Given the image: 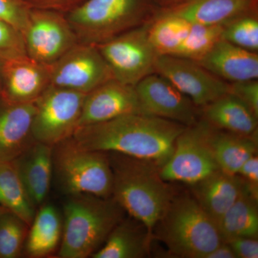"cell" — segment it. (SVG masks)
<instances>
[{"label":"cell","mask_w":258,"mask_h":258,"mask_svg":"<svg viewBox=\"0 0 258 258\" xmlns=\"http://www.w3.org/2000/svg\"><path fill=\"white\" fill-rule=\"evenodd\" d=\"M186 125L145 114H128L80 126L72 138L80 147L118 153L152 162L160 169L170 159L176 139Z\"/></svg>","instance_id":"6da1fadb"},{"label":"cell","mask_w":258,"mask_h":258,"mask_svg":"<svg viewBox=\"0 0 258 258\" xmlns=\"http://www.w3.org/2000/svg\"><path fill=\"white\" fill-rule=\"evenodd\" d=\"M108 154L113 171L112 198L152 235L174 198L172 189L153 163L118 153Z\"/></svg>","instance_id":"7a4b0ae2"},{"label":"cell","mask_w":258,"mask_h":258,"mask_svg":"<svg viewBox=\"0 0 258 258\" xmlns=\"http://www.w3.org/2000/svg\"><path fill=\"white\" fill-rule=\"evenodd\" d=\"M69 197L63 207L59 257H91L123 220V208L113 198L88 194Z\"/></svg>","instance_id":"3957f363"},{"label":"cell","mask_w":258,"mask_h":258,"mask_svg":"<svg viewBox=\"0 0 258 258\" xmlns=\"http://www.w3.org/2000/svg\"><path fill=\"white\" fill-rule=\"evenodd\" d=\"M159 10L153 0H86L66 16L79 43L96 45L150 23Z\"/></svg>","instance_id":"277c9868"},{"label":"cell","mask_w":258,"mask_h":258,"mask_svg":"<svg viewBox=\"0 0 258 258\" xmlns=\"http://www.w3.org/2000/svg\"><path fill=\"white\" fill-rule=\"evenodd\" d=\"M157 225L159 239L174 257L205 258L224 242L216 222L188 195L174 197Z\"/></svg>","instance_id":"5b68a950"},{"label":"cell","mask_w":258,"mask_h":258,"mask_svg":"<svg viewBox=\"0 0 258 258\" xmlns=\"http://www.w3.org/2000/svg\"><path fill=\"white\" fill-rule=\"evenodd\" d=\"M52 166L56 183L64 195L112 198L113 171L108 153L84 149L71 137L52 147Z\"/></svg>","instance_id":"8992f818"},{"label":"cell","mask_w":258,"mask_h":258,"mask_svg":"<svg viewBox=\"0 0 258 258\" xmlns=\"http://www.w3.org/2000/svg\"><path fill=\"white\" fill-rule=\"evenodd\" d=\"M211 130L203 118L186 126L176 139L170 159L159 169L161 177L191 185L220 169L210 144Z\"/></svg>","instance_id":"52a82bcc"},{"label":"cell","mask_w":258,"mask_h":258,"mask_svg":"<svg viewBox=\"0 0 258 258\" xmlns=\"http://www.w3.org/2000/svg\"><path fill=\"white\" fill-rule=\"evenodd\" d=\"M86 94L50 86L35 101L32 123L34 140L53 147L79 128Z\"/></svg>","instance_id":"ba28073f"},{"label":"cell","mask_w":258,"mask_h":258,"mask_svg":"<svg viewBox=\"0 0 258 258\" xmlns=\"http://www.w3.org/2000/svg\"><path fill=\"white\" fill-rule=\"evenodd\" d=\"M148 25L96 45L117 81L135 86L144 78L155 72L159 55L149 41Z\"/></svg>","instance_id":"9c48e42d"},{"label":"cell","mask_w":258,"mask_h":258,"mask_svg":"<svg viewBox=\"0 0 258 258\" xmlns=\"http://www.w3.org/2000/svg\"><path fill=\"white\" fill-rule=\"evenodd\" d=\"M23 36L27 56L48 66L79 43L66 14L52 10L32 8Z\"/></svg>","instance_id":"30bf717a"},{"label":"cell","mask_w":258,"mask_h":258,"mask_svg":"<svg viewBox=\"0 0 258 258\" xmlns=\"http://www.w3.org/2000/svg\"><path fill=\"white\" fill-rule=\"evenodd\" d=\"M51 86L87 94L114 79L96 45L78 43L50 64Z\"/></svg>","instance_id":"8fae6325"},{"label":"cell","mask_w":258,"mask_h":258,"mask_svg":"<svg viewBox=\"0 0 258 258\" xmlns=\"http://www.w3.org/2000/svg\"><path fill=\"white\" fill-rule=\"evenodd\" d=\"M154 73L170 81L200 108L230 93V83L217 77L196 61L184 57L159 55Z\"/></svg>","instance_id":"7c38bea8"},{"label":"cell","mask_w":258,"mask_h":258,"mask_svg":"<svg viewBox=\"0 0 258 258\" xmlns=\"http://www.w3.org/2000/svg\"><path fill=\"white\" fill-rule=\"evenodd\" d=\"M145 115L173 120L189 126L201 118L200 108L165 78L152 74L135 86Z\"/></svg>","instance_id":"4fadbf2b"},{"label":"cell","mask_w":258,"mask_h":258,"mask_svg":"<svg viewBox=\"0 0 258 258\" xmlns=\"http://www.w3.org/2000/svg\"><path fill=\"white\" fill-rule=\"evenodd\" d=\"M128 114H143L135 86L113 79L86 95L79 127Z\"/></svg>","instance_id":"5bb4252c"},{"label":"cell","mask_w":258,"mask_h":258,"mask_svg":"<svg viewBox=\"0 0 258 258\" xmlns=\"http://www.w3.org/2000/svg\"><path fill=\"white\" fill-rule=\"evenodd\" d=\"M1 97L15 103L35 102L51 86L50 66L28 56L3 61Z\"/></svg>","instance_id":"9a60e30c"},{"label":"cell","mask_w":258,"mask_h":258,"mask_svg":"<svg viewBox=\"0 0 258 258\" xmlns=\"http://www.w3.org/2000/svg\"><path fill=\"white\" fill-rule=\"evenodd\" d=\"M12 162L30 201L35 208L40 206L53 176L52 147L34 141Z\"/></svg>","instance_id":"2e32d148"},{"label":"cell","mask_w":258,"mask_h":258,"mask_svg":"<svg viewBox=\"0 0 258 258\" xmlns=\"http://www.w3.org/2000/svg\"><path fill=\"white\" fill-rule=\"evenodd\" d=\"M35 102L15 103L0 96V160H13L35 141Z\"/></svg>","instance_id":"e0dca14e"},{"label":"cell","mask_w":258,"mask_h":258,"mask_svg":"<svg viewBox=\"0 0 258 258\" xmlns=\"http://www.w3.org/2000/svg\"><path fill=\"white\" fill-rule=\"evenodd\" d=\"M159 10L191 24L223 26L242 15L257 13V0H184Z\"/></svg>","instance_id":"ac0fdd59"},{"label":"cell","mask_w":258,"mask_h":258,"mask_svg":"<svg viewBox=\"0 0 258 258\" xmlns=\"http://www.w3.org/2000/svg\"><path fill=\"white\" fill-rule=\"evenodd\" d=\"M199 63L228 83L258 79V53L222 39Z\"/></svg>","instance_id":"d6986e66"},{"label":"cell","mask_w":258,"mask_h":258,"mask_svg":"<svg viewBox=\"0 0 258 258\" xmlns=\"http://www.w3.org/2000/svg\"><path fill=\"white\" fill-rule=\"evenodd\" d=\"M244 185L240 176L231 175L218 169L191 186L194 198L218 225L240 196Z\"/></svg>","instance_id":"ffe728a7"},{"label":"cell","mask_w":258,"mask_h":258,"mask_svg":"<svg viewBox=\"0 0 258 258\" xmlns=\"http://www.w3.org/2000/svg\"><path fill=\"white\" fill-rule=\"evenodd\" d=\"M201 118L212 126L239 135L257 136L258 116L229 93L200 108Z\"/></svg>","instance_id":"44dd1931"},{"label":"cell","mask_w":258,"mask_h":258,"mask_svg":"<svg viewBox=\"0 0 258 258\" xmlns=\"http://www.w3.org/2000/svg\"><path fill=\"white\" fill-rule=\"evenodd\" d=\"M152 235L143 224L123 221L118 224L93 258H142L149 254Z\"/></svg>","instance_id":"7402d4cb"},{"label":"cell","mask_w":258,"mask_h":258,"mask_svg":"<svg viewBox=\"0 0 258 258\" xmlns=\"http://www.w3.org/2000/svg\"><path fill=\"white\" fill-rule=\"evenodd\" d=\"M210 142L219 169L237 175L241 166L257 154V136L247 137L212 126Z\"/></svg>","instance_id":"603a6c76"},{"label":"cell","mask_w":258,"mask_h":258,"mask_svg":"<svg viewBox=\"0 0 258 258\" xmlns=\"http://www.w3.org/2000/svg\"><path fill=\"white\" fill-rule=\"evenodd\" d=\"M26 240L25 252L32 257H42L52 253L59 243L62 234V220L55 207L46 205L42 207L30 225Z\"/></svg>","instance_id":"cb8c5ba5"},{"label":"cell","mask_w":258,"mask_h":258,"mask_svg":"<svg viewBox=\"0 0 258 258\" xmlns=\"http://www.w3.org/2000/svg\"><path fill=\"white\" fill-rule=\"evenodd\" d=\"M257 198L245 183L240 196L217 225L224 242L237 237L257 238Z\"/></svg>","instance_id":"d4e9b609"},{"label":"cell","mask_w":258,"mask_h":258,"mask_svg":"<svg viewBox=\"0 0 258 258\" xmlns=\"http://www.w3.org/2000/svg\"><path fill=\"white\" fill-rule=\"evenodd\" d=\"M0 206L23 219L29 226L35 207L29 199L12 161L0 160Z\"/></svg>","instance_id":"484cf974"},{"label":"cell","mask_w":258,"mask_h":258,"mask_svg":"<svg viewBox=\"0 0 258 258\" xmlns=\"http://www.w3.org/2000/svg\"><path fill=\"white\" fill-rule=\"evenodd\" d=\"M184 19L159 10L148 25V37L159 55H172L181 45L191 29Z\"/></svg>","instance_id":"4316f807"},{"label":"cell","mask_w":258,"mask_h":258,"mask_svg":"<svg viewBox=\"0 0 258 258\" xmlns=\"http://www.w3.org/2000/svg\"><path fill=\"white\" fill-rule=\"evenodd\" d=\"M222 26L191 24L189 34L184 42L170 55L200 62L215 44L222 40Z\"/></svg>","instance_id":"83f0119b"},{"label":"cell","mask_w":258,"mask_h":258,"mask_svg":"<svg viewBox=\"0 0 258 258\" xmlns=\"http://www.w3.org/2000/svg\"><path fill=\"white\" fill-rule=\"evenodd\" d=\"M29 227L13 212L5 210L0 214V258H16L21 254Z\"/></svg>","instance_id":"f1b7e54d"},{"label":"cell","mask_w":258,"mask_h":258,"mask_svg":"<svg viewBox=\"0 0 258 258\" xmlns=\"http://www.w3.org/2000/svg\"><path fill=\"white\" fill-rule=\"evenodd\" d=\"M222 39L251 52H258V14L242 15L223 25Z\"/></svg>","instance_id":"f546056e"},{"label":"cell","mask_w":258,"mask_h":258,"mask_svg":"<svg viewBox=\"0 0 258 258\" xmlns=\"http://www.w3.org/2000/svg\"><path fill=\"white\" fill-rule=\"evenodd\" d=\"M27 56L23 34L0 19V60Z\"/></svg>","instance_id":"4dcf8cb0"},{"label":"cell","mask_w":258,"mask_h":258,"mask_svg":"<svg viewBox=\"0 0 258 258\" xmlns=\"http://www.w3.org/2000/svg\"><path fill=\"white\" fill-rule=\"evenodd\" d=\"M31 9L24 0H0V19L23 34L28 25Z\"/></svg>","instance_id":"1f68e13d"},{"label":"cell","mask_w":258,"mask_h":258,"mask_svg":"<svg viewBox=\"0 0 258 258\" xmlns=\"http://www.w3.org/2000/svg\"><path fill=\"white\" fill-rule=\"evenodd\" d=\"M230 93L243 102L258 116V81L230 83Z\"/></svg>","instance_id":"d6a6232c"},{"label":"cell","mask_w":258,"mask_h":258,"mask_svg":"<svg viewBox=\"0 0 258 258\" xmlns=\"http://www.w3.org/2000/svg\"><path fill=\"white\" fill-rule=\"evenodd\" d=\"M31 8L52 10L67 14L86 0H24Z\"/></svg>","instance_id":"836d02e7"},{"label":"cell","mask_w":258,"mask_h":258,"mask_svg":"<svg viewBox=\"0 0 258 258\" xmlns=\"http://www.w3.org/2000/svg\"><path fill=\"white\" fill-rule=\"evenodd\" d=\"M237 258H257L258 241L253 237H237L225 241Z\"/></svg>","instance_id":"e575fe53"},{"label":"cell","mask_w":258,"mask_h":258,"mask_svg":"<svg viewBox=\"0 0 258 258\" xmlns=\"http://www.w3.org/2000/svg\"><path fill=\"white\" fill-rule=\"evenodd\" d=\"M237 175L240 176L247 184L249 191L258 198V158L254 154L241 166Z\"/></svg>","instance_id":"d590c367"},{"label":"cell","mask_w":258,"mask_h":258,"mask_svg":"<svg viewBox=\"0 0 258 258\" xmlns=\"http://www.w3.org/2000/svg\"><path fill=\"white\" fill-rule=\"evenodd\" d=\"M205 258H237L230 246L227 242H222L217 248L212 250Z\"/></svg>","instance_id":"8d00e7d4"},{"label":"cell","mask_w":258,"mask_h":258,"mask_svg":"<svg viewBox=\"0 0 258 258\" xmlns=\"http://www.w3.org/2000/svg\"><path fill=\"white\" fill-rule=\"evenodd\" d=\"M184 0H153L159 8H168L175 6L184 2Z\"/></svg>","instance_id":"74e56055"},{"label":"cell","mask_w":258,"mask_h":258,"mask_svg":"<svg viewBox=\"0 0 258 258\" xmlns=\"http://www.w3.org/2000/svg\"><path fill=\"white\" fill-rule=\"evenodd\" d=\"M3 61L0 60V96H1L2 93V85H3V83H2V69H3Z\"/></svg>","instance_id":"f35d334b"},{"label":"cell","mask_w":258,"mask_h":258,"mask_svg":"<svg viewBox=\"0 0 258 258\" xmlns=\"http://www.w3.org/2000/svg\"><path fill=\"white\" fill-rule=\"evenodd\" d=\"M5 209L4 208H3V207L0 206V214L3 213V212L5 211Z\"/></svg>","instance_id":"ab89813d"}]
</instances>
